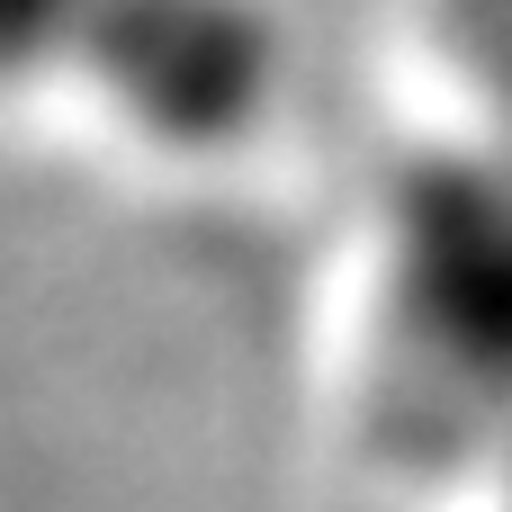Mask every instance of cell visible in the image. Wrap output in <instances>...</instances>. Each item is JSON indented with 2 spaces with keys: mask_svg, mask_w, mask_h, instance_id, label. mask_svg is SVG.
Listing matches in <instances>:
<instances>
[{
  "mask_svg": "<svg viewBox=\"0 0 512 512\" xmlns=\"http://www.w3.org/2000/svg\"><path fill=\"white\" fill-rule=\"evenodd\" d=\"M117 0H0V81L72 72Z\"/></svg>",
  "mask_w": 512,
  "mask_h": 512,
  "instance_id": "3",
  "label": "cell"
},
{
  "mask_svg": "<svg viewBox=\"0 0 512 512\" xmlns=\"http://www.w3.org/2000/svg\"><path fill=\"white\" fill-rule=\"evenodd\" d=\"M450 45L477 72V99L495 117V144L512 153V0H450Z\"/></svg>",
  "mask_w": 512,
  "mask_h": 512,
  "instance_id": "4",
  "label": "cell"
},
{
  "mask_svg": "<svg viewBox=\"0 0 512 512\" xmlns=\"http://www.w3.org/2000/svg\"><path fill=\"white\" fill-rule=\"evenodd\" d=\"M387 297L423 369L512 396V153H432L387 216Z\"/></svg>",
  "mask_w": 512,
  "mask_h": 512,
  "instance_id": "1",
  "label": "cell"
},
{
  "mask_svg": "<svg viewBox=\"0 0 512 512\" xmlns=\"http://www.w3.org/2000/svg\"><path fill=\"white\" fill-rule=\"evenodd\" d=\"M72 72L126 135L225 153L279 99V18L270 0H117Z\"/></svg>",
  "mask_w": 512,
  "mask_h": 512,
  "instance_id": "2",
  "label": "cell"
}]
</instances>
